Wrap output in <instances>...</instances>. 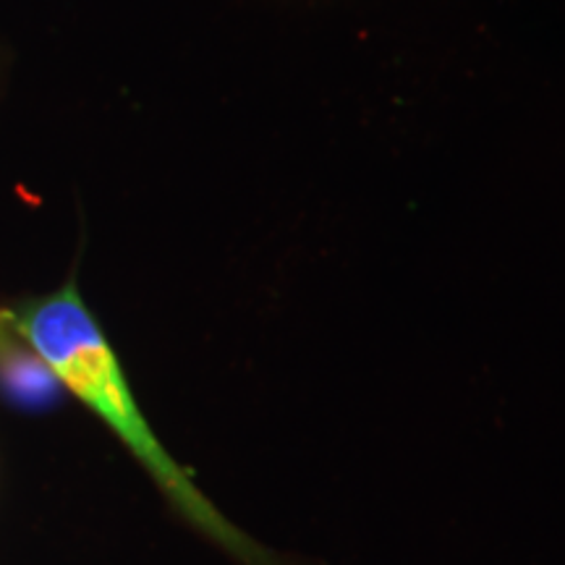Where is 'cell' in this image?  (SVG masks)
Segmentation results:
<instances>
[{
    "instance_id": "obj_1",
    "label": "cell",
    "mask_w": 565,
    "mask_h": 565,
    "mask_svg": "<svg viewBox=\"0 0 565 565\" xmlns=\"http://www.w3.org/2000/svg\"><path fill=\"white\" fill-rule=\"evenodd\" d=\"M13 320L26 341L34 345V351L55 372L61 385L108 424L134 458L150 471L160 490L171 498V503L200 532L215 540L225 553L238 557L244 565H280L270 550L225 519L204 498L194 479L162 448L158 435L152 433L137 406L116 351L110 349L108 338L103 335L100 324L92 317L87 303L82 301L74 282H66L61 291L45 296V299L17 307Z\"/></svg>"
},
{
    "instance_id": "obj_2",
    "label": "cell",
    "mask_w": 565,
    "mask_h": 565,
    "mask_svg": "<svg viewBox=\"0 0 565 565\" xmlns=\"http://www.w3.org/2000/svg\"><path fill=\"white\" fill-rule=\"evenodd\" d=\"M0 395L24 412H45L63 395L61 380L21 333L13 309H0Z\"/></svg>"
}]
</instances>
